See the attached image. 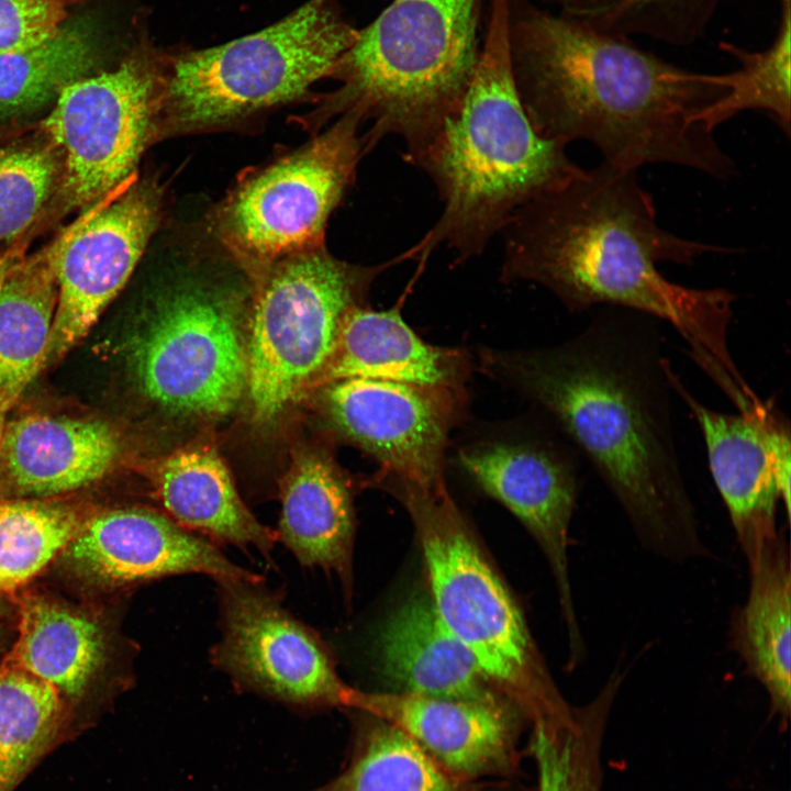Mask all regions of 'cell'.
Listing matches in <instances>:
<instances>
[{
	"instance_id": "cell-29",
	"label": "cell",
	"mask_w": 791,
	"mask_h": 791,
	"mask_svg": "<svg viewBox=\"0 0 791 791\" xmlns=\"http://www.w3.org/2000/svg\"><path fill=\"white\" fill-rule=\"evenodd\" d=\"M779 14L776 36L764 51L750 52L728 42L720 43V48L731 54L739 68L714 75V81L727 92L697 116L708 131L713 132L743 111L760 110L790 135L791 0H779Z\"/></svg>"
},
{
	"instance_id": "cell-7",
	"label": "cell",
	"mask_w": 791,
	"mask_h": 791,
	"mask_svg": "<svg viewBox=\"0 0 791 791\" xmlns=\"http://www.w3.org/2000/svg\"><path fill=\"white\" fill-rule=\"evenodd\" d=\"M415 526L432 603L479 669L532 725L569 721L570 706L554 683L523 616L470 538L447 489L427 490L382 476Z\"/></svg>"
},
{
	"instance_id": "cell-26",
	"label": "cell",
	"mask_w": 791,
	"mask_h": 791,
	"mask_svg": "<svg viewBox=\"0 0 791 791\" xmlns=\"http://www.w3.org/2000/svg\"><path fill=\"white\" fill-rule=\"evenodd\" d=\"M104 655V634L93 620L44 598L25 597L18 640L2 664L30 672L60 694L78 695Z\"/></svg>"
},
{
	"instance_id": "cell-6",
	"label": "cell",
	"mask_w": 791,
	"mask_h": 791,
	"mask_svg": "<svg viewBox=\"0 0 791 791\" xmlns=\"http://www.w3.org/2000/svg\"><path fill=\"white\" fill-rule=\"evenodd\" d=\"M357 35L338 0H309L229 43L167 48L160 137L227 129L308 96Z\"/></svg>"
},
{
	"instance_id": "cell-9",
	"label": "cell",
	"mask_w": 791,
	"mask_h": 791,
	"mask_svg": "<svg viewBox=\"0 0 791 791\" xmlns=\"http://www.w3.org/2000/svg\"><path fill=\"white\" fill-rule=\"evenodd\" d=\"M244 302L238 289L197 274L160 288L126 344L141 393L175 414L230 413L246 391Z\"/></svg>"
},
{
	"instance_id": "cell-2",
	"label": "cell",
	"mask_w": 791,
	"mask_h": 791,
	"mask_svg": "<svg viewBox=\"0 0 791 791\" xmlns=\"http://www.w3.org/2000/svg\"><path fill=\"white\" fill-rule=\"evenodd\" d=\"M500 233L502 280L539 283L571 311L608 304L667 322L723 391L745 383L727 342L735 296L671 282L656 267L737 249L661 229L636 170L608 161L583 169L520 208Z\"/></svg>"
},
{
	"instance_id": "cell-27",
	"label": "cell",
	"mask_w": 791,
	"mask_h": 791,
	"mask_svg": "<svg viewBox=\"0 0 791 791\" xmlns=\"http://www.w3.org/2000/svg\"><path fill=\"white\" fill-rule=\"evenodd\" d=\"M360 713L348 762L314 791H483L450 775L397 726Z\"/></svg>"
},
{
	"instance_id": "cell-24",
	"label": "cell",
	"mask_w": 791,
	"mask_h": 791,
	"mask_svg": "<svg viewBox=\"0 0 791 791\" xmlns=\"http://www.w3.org/2000/svg\"><path fill=\"white\" fill-rule=\"evenodd\" d=\"M749 591L732 620L731 640L747 673L766 690L772 712L787 722L791 705L790 547L779 533L748 561Z\"/></svg>"
},
{
	"instance_id": "cell-35",
	"label": "cell",
	"mask_w": 791,
	"mask_h": 791,
	"mask_svg": "<svg viewBox=\"0 0 791 791\" xmlns=\"http://www.w3.org/2000/svg\"><path fill=\"white\" fill-rule=\"evenodd\" d=\"M65 18L60 0H0V52L46 41L58 32Z\"/></svg>"
},
{
	"instance_id": "cell-13",
	"label": "cell",
	"mask_w": 791,
	"mask_h": 791,
	"mask_svg": "<svg viewBox=\"0 0 791 791\" xmlns=\"http://www.w3.org/2000/svg\"><path fill=\"white\" fill-rule=\"evenodd\" d=\"M163 197L154 181L130 182L46 247L57 285L46 360L86 336L127 282L160 223Z\"/></svg>"
},
{
	"instance_id": "cell-22",
	"label": "cell",
	"mask_w": 791,
	"mask_h": 791,
	"mask_svg": "<svg viewBox=\"0 0 791 791\" xmlns=\"http://www.w3.org/2000/svg\"><path fill=\"white\" fill-rule=\"evenodd\" d=\"M151 482L166 515L182 527L213 542L270 554L276 532L248 511L226 466L211 448L168 454L152 467Z\"/></svg>"
},
{
	"instance_id": "cell-10",
	"label": "cell",
	"mask_w": 791,
	"mask_h": 791,
	"mask_svg": "<svg viewBox=\"0 0 791 791\" xmlns=\"http://www.w3.org/2000/svg\"><path fill=\"white\" fill-rule=\"evenodd\" d=\"M355 113L246 174L216 205L210 229L254 277L269 265L324 246L330 215L354 182L365 155Z\"/></svg>"
},
{
	"instance_id": "cell-11",
	"label": "cell",
	"mask_w": 791,
	"mask_h": 791,
	"mask_svg": "<svg viewBox=\"0 0 791 791\" xmlns=\"http://www.w3.org/2000/svg\"><path fill=\"white\" fill-rule=\"evenodd\" d=\"M166 49L141 43L118 67L68 85L43 121L63 156L59 189L67 208L99 203L134 176L160 137Z\"/></svg>"
},
{
	"instance_id": "cell-20",
	"label": "cell",
	"mask_w": 791,
	"mask_h": 791,
	"mask_svg": "<svg viewBox=\"0 0 791 791\" xmlns=\"http://www.w3.org/2000/svg\"><path fill=\"white\" fill-rule=\"evenodd\" d=\"M377 642L380 671L398 692L464 701L503 700L472 655L444 625L431 598L406 600L386 620Z\"/></svg>"
},
{
	"instance_id": "cell-3",
	"label": "cell",
	"mask_w": 791,
	"mask_h": 791,
	"mask_svg": "<svg viewBox=\"0 0 791 791\" xmlns=\"http://www.w3.org/2000/svg\"><path fill=\"white\" fill-rule=\"evenodd\" d=\"M509 48L522 107L543 137L588 141L604 161L656 163L718 179L732 158L697 116L726 88L675 66L627 37L600 32L533 0H509Z\"/></svg>"
},
{
	"instance_id": "cell-15",
	"label": "cell",
	"mask_w": 791,
	"mask_h": 791,
	"mask_svg": "<svg viewBox=\"0 0 791 791\" xmlns=\"http://www.w3.org/2000/svg\"><path fill=\"white\" fill-rule=\"evenodd\" d=\"M474 481L530 530L545 554L558 590L571 661L583 653L568 569V531L578 477L573 459L547 444L484 443L459 453Z\"/></svg>"
},
{
	"instance_id": "cell-12",
	"label": "cell",
	"mask_w": 791,
	"mask_h": 791,
	"mask_svg": "<svg viewBox=\"0 0 791 791\" xmlns=\"http://www.w3.org/2000/svg\"><path fill=\"white\" fill-rule=\"evenodd\" d=\"M216 581L222 634L211 659L236 687L301 712L346 706L352 688L322 640L260 578Z\"/></svg>"
},
{
	"instance_id": "cell-14",
	"label": "cell",
	"mask_w": 791,
	"mask_h": 791,
	"mask_svg": "<svg viewBox=\"0 0 791 791\" xmlns=\"http://www.w3.org/2000/svg\"><path fill=\"white\" fill-rule=\"evenodd\" d=\"M322 387L332 424L380 464V474L427 490L446 488L444 450L461 390L365 378Z\"/></svg>"
},
{
	"instance_id": "cell-1",
	"label": "cell",
	"mask_w": 791,
	"mask_h": 791,
	"mask_svg": "<svg viewBox=\"0 0 791 791\" xmlns=\"http://www.w3.org/2000/svg\"><path fill=\"white\" fill-rule=\"evenodd\" d=\"M615 308L561 346L492 353L489 368L554 417L644 548L671 561L703 557L673 435L660 320Z\"/></svg>"
},
{
	"instance_id": "cell-17",
	"label": "cell",
	"mask_w": 791,
	"mask_h": 791,
	"mask_svg": "<svg viewBox=\"0 0 791 791\" xmlns=\"http://www.w3.org/2000/svg\"><path fill=\"white\" fill-rule=\"evenodd\" d=\"M345 708L397 726L464 781L506 777L519 765L514 708L503 700H449L352 688Z\"/></svg>"
},
{
	"instance_id": "cell-36",
	"label": "cell",
	"mask_w": 791,
	"mask_h": 791,
	"mask_svg": "<svg viewBox=\"0 0 791 791\" xmlns=\"http://www.w3.org/2000/svg\"><path fill=\"white\" fill-rule=\"evenodd\" d=\"M5 412L7 411L0 404V445H1V439H2L3 430H4V425H5V422H4Z\"/></svg>"
},
{
	"instance_id": "cell-32",
	"label": "cell",
	"mask_w": 791,
	"mask_h": 791,
	"mask_svg": "<svg viewBox=\"0 0 791 791\" xmlns=\"http://www.w3.org/2000/svg\"><path fill=\"white\" fill-rule=\"evenodd\" d=\"M60 693L22 669L0 666V791H9L46 745L60 716Z\"/></svg>"
},
{
	"instance_id": "cell-16",
	"label": "cell",
	"mask_w": 791,
	"mask_h": 791,
	"mask_svg": "<svg viewBox=\"0 0 791 791\" xmlns=\"http://www.w3.org/2000/svg\"><path fill=\"white\" fill-rule=\"evenodd\" d=\"M80 576L124 586L183 573L215 580L259 579L234 565L208 538L144 508L101 512L81 524L63 550Z\"/></svg>"
},
{
	"instance_id": "cell-25",
	"label": "cell",
	"mask_w": 791,
	"mask_h": 791,
	"mask_svg": "<svg viewBox=\"0 0 791 791\" xmlns=\"http://www.w3.org/2000/svg\"><path fill=\"white\" fill-rule=\"evenodd\" d=\"M57 285L46 247L0 263V404L7 411L46 361Z\"/></svg>"
},
{
	"instance_id": "cell-28",
	"label": "cell",
	"mask_w": 791,
	"mask_h": 791,
	"mask_svg": "<svg viewBox=\"0 0 791 791\" xmlns=\"http://www.w3.org/2000/svg\"><path fill=\"white\" fill-rule=\"evenodd\" d=\"M623 675L614 670L598 695L558 725H534L530 755L537 791H600L601 744Z\"/></svg>"
},
{
	"instance_id": "cell-18",
	"label": "cell",
	"mask_w": 791,
	"mask_h": 791,
	"mask_svg": "<svg viewBox=\"0 0 791 791\" xmlns=\"http://www.w3.org/2000/svg\"><path fill=\"white\" fill-rule=\"evenodd\" d=\"M668 376L702 431L712 477L748 562L779 534L781 495L772 435L783 415L765 402L738 414L714 411L692 396L671 366Z\"/></svg>"
},
{
	"instance_id": "cell-5",
	"label": "cell",
	"mask_w": 791,
	"mask_h": 791,
	"mask_svg": "<svg viewBox=\"0 0 791 791\" xmlns=\"http://www.w3.org/2000/svg\"><path fill=\"white\" fill-rule=\"evenodd\" d=\"M484 0H393L358 29L328 77L341 86L319 98L309 123L335 115L372 122L365 155L385 136L405 143L413 159L461 104L476 70Z\"/></svg>"
},
{
	"instance_id": "cell-21",
	"label": "cell",
	"mask_w": 791,
	"mask_h": 791,
	"mask_svg": "<svg viewBox=\"0 0 791 791\" xmlns=\"http://www.w3.org/2000/svg\"><path fill=\"white\" fill-rule=\"evenodd\" d=\"M469 372L464 350L421 339L399 308L356 307L341 326L334 349L314 387L365 378L461 390Z\"/></svg>"
},
{
	"instance_id": "cell-23",
	"label": "cell",
	"mask_w": 791,
	"mask_h": 791,
	"mask_svg": "<svg viewBox=\"0 0 791 791\" xmlns=\"http://www.w3.org/2000/svg\"><path fill=\"white\" fill-rule=\"evenodd\" d=\"M277 539L305 567L334 570L348 584L354 515L348 487L333 460L316 450L292 458L280 484Z\"/></svg>"
},
{
	"instance_id": "cell-30",
	"label": "cell",
	"mask_w": 791,
	"mask_h": 791,
	"mask_svg": "<svg viewBox=\"0 0 791 791\" xmlns=\"http://www.w3.org/2000/svg\"><path fill=\"white\" fill-rule=\"evenodd\" d=\"M96 62L92 35L79 22L63 24L35 46L0 52V118L56 100L64 88L86 77Z\"/></svg>"
},
{
	"instance_id": "cell-31",
	"label": "cell",
	"mask_w": 791,
	"mask_h": 791,
	"mask_svg": "<svg viewBox=\"0 0 791 791\" xmlns=\"http://www.w3.org/2000/svg\"><path fill=\"white\" fill-rule=\"evenodd\" d=\"M612 35L688 45L704 34L722 0H533Z\"/></svg>"
},
{
	"instance_id": "cell-34",
	"label": "cell",
	"mask_w": 791,
	"mask_h": 791,
	"mask_svg": "<svg viewBox=\"0 0 791 791\" xmlns=\"http://www.w3.org/2000/svg\"><path fill=\"white\" fill-rule=\"evenodd\" d=\"M60 167L49 147L0 148V241L29 227L58 188Z\"/></svg>"
},
{
	"instance_id": "cell-19",
	"label": "cell",
	"mask_w": 791,
	"mask_h": 791,
	"mask_svg": "<svg viewBox=\"0 0 791 791\" xmlns=\"http://www.w3.org/2000/svg\"><path fill=\"white\" fill-rule=\"evenodd\" d=\"M119 452L115 432L102 421L31 414L5 423L0 469L20 494L49 497L98 481Z\"/></svg>"
},
{
	"instance_id": "cell-8",
	"label": "cell",
	"mask_w": 791,
	"mask_h": 791,
	"mask_svg": "<svg viewBox=\"0 0 791 791\" xmlns=\"http://www.w3.org/2000/svg\"><path fill=\"white\" fill-rule=\"evenodd\" d=\"M403 260L399 255L354 265L323 246L282 258L253 277L246 391L257 421H272L314 387L347 313L361 305L379 275Z\"/></svg>"
},
{
	"instance_id": "cell-33",
	"label": "cell",
	"mask_w": 791,
	"mask_h": 791,
	"mask_svg": "<svg viewBox=\"0 0 791 791\" xmlns=\"http://www.w3.org/2000/svg\"><path fill=\"white\" fill-rule=\"evenodd\" d=\"M80 525L73 511L59 505L0 501V593L30 581L65 549Z\"/></svg>"
},
{
	"instance_id": "cell-4",
	"label": "cell",
	"mask_w": 791,
	"mask_h": 791,
	"mask_svg": "<svg viewBox=\"0 0 791 791\" xmlns=\"http://www.w3.org/2000/svg\"><path fill=\"white\" fill-rule=\"evenodd\" d=\"M509 0H489L479 60L459 108L409 163L437 189L443 212L402 255L425 260L444 245L460 264L480 255L513 214L583 168L566 145L539 135L519 99L512 75Z\"/></svg>"
}]
</instances>
